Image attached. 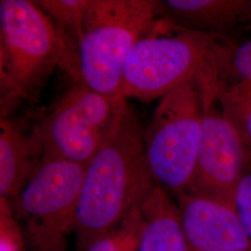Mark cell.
<instances>
[{
    "label": "cell",
    "instance_id": "6da1fadb",
    "mask_svg": "<svg viewBox=\"0 0 251 251\" xmlns=\"http://www.w3.org/2000/svg\"><path fill=\"white\" fill-rule=\"evenodd\" d=\"M156 185L146 163L144 131L126 105L86 166L75 230L78 251H88L116 228Z\"/></svg>",
    "mask_w": 251,
    "mask_h": 251
},
{
    "label": "cell",
    "instance_id": "7a4b0ae2",
    "mask_svg": "<svg viewBox=\"0 0 251 251\" xmlns=\"http://www.w3.org/2000/svg\"><path fill=\"white\" fill-rule=\"evenodd\" d=\"M223 41L173 25L161 14L126 61L121 95L144 101L219 75Z\"/></svg>",
    "mask_w": 251,
    "mask_h": 251
},
{
    "label": "cell",
    "instance_id": "3957f363",
    "mask_svg": "<svg viewBox=\"0 0 251 251\" xmlns=\"http://www.w3.org/2000/svg\"><path fill=\"white\" fill-rule=\"evenodd\" d=\"M56 66L75 79L72 53L52 21L34 1L1 0V106L37 100Z\"/></svg>",
    "mask_w": 251,
    "mask_h": 251
},
{
    "label": "cell",
    "instance_id": "277c9868",
    "mask_svg": "<svg viewBox=\"0 0 251 251\" xmlns=\"http://www.w3.org/2000/svg\"><path fill=\"white\" fill-rule=\"evenodd\" d=\"M160 15L159 1L90 0L77 48V84L122 96L126 61Z\"/></svg>",
    "mask_w": 251,
    "mask_h": 251
},
{
    "label": "cell",
    "instance_id": "5b68a950",
    "mask_svg": "<svg viewBox=\"0 0 251 251\" xmlns=\"http://www.w3.org/2000/svg\"><path fill=\"white\" fill-rule=\"evenodd\" d=\"M200 83L163 96L144 131L145 158L155 183L172 196L187 193L194 180L201 140Z\"/></svg>",
    "mask_w": 251,
    "mask_h": 251
},
{
    "label": "cell",
    "instance_id": "8992f818",
    "mask_svg": "<svg viewBox=\"0 0 251 251\" xmlns=\"http://www.w3.org/2000/svg\"><path fill=\"white\" fill-rule=\"evenodd\" d=\"M86 166L40 162L13 201V211L32 251H63L75 220Z\"/></svg>",
    "mask_w": 251,
    "mask_h": 251
},
{
    "label": "cell",
    "instance_id": "52a82bcc",
    "mask_svg": "<svg viewBox=\"0 0 251 251\" xmlns=\"http://www.w3.org/2000/svg\"><path fill=\"white\" fill-rule=\"evenodd\" d=\"M200 90L201 140L195 177L187 194L232 203L234 190L248 166V154L240 135L221 109L219 83H203Z\"/></svg>",
    "mask_w": 251,
    "mask_h": 251
},
{
    "label": "cell",
    "instance_id": "ba28073f",
    "mask_svg": "<svg viewBox=\"0 0 251 251\" xmlns=\"http://www.w3.org/2000/svg\"><path fill=\"white\" fill-rule=\"evenodd\" d=\"M174 198L188 251H251L232 203L187 193Z\"/></svg>",
    "mask_w": 251,
    "mask_h": 251
},
{
    "label": "cell",
    "instance_id": "9c48e42d",
    "mask_svg": "<svg viewBox=\"0 0 251 251\" xmlns=\"http://www.w3.org/2000/svg\"><path fill=\"white\" fill-rule=\"evenodd\" d=\"M160 14L178 28L235 43L251 36V0H165Z\"/></svg>",
    "mask_w": 251,
    "mask_h": 251
},
{
    "label": "cell",
    "instance_id": "30bf717a",
    "mask_svg": "<svg viewBox=\"0 0 251 251\" xmlns=\"http://www.w3.org/2000/svg\"><path fill=\"white\" fill-rule=\"evenodd\" d=\"M108 137L80 117L54 106L29 139L40 162L63 160L87 166Z\"/></svg>",
    "mask_w": 251,
    "mask_h": 251
},
{
    "label": "cell",
    "instance_id": "8fae6325",
    "mask_svg": "<svg viewBox=\"0 0 251 251\" xmlns=\"http://www.w3.org/2000/svg\"><path fill=\"white\" fill-rule=\"evenodd\" d=\"M146 228L139 251H188L178 206L156 185L141 204Z\"/></svg>",
    "mask_w": 251,
    "mask_h": 251
},
{
    "label": "cell",
    "instance_id": "7c38bea8",
    "mask_svg": "<svg viewBox=\"0 0 251 251\" xmlns=\"http://www.w3.org/2000/svg\"><path fill=\"white\" fill-rule=\"evenodd\" d=\"M40 162L30 139L9 120L0 123V197L14 201Z\"/></svg>",
    "mask_w": 251,
    "mask_h": 251
},
{
    "label": "cell",
    "instance_id": "4fadbf2b",
    "mask_svg": "<svg viewBox=\"0 0 251 251\" xmlns=\"http://www.w3.org/2000/svg\"><path fill=\"white\" fill-rule=\"evenodd\" d=\"M34 2L52 21L69 47L77 52L83 35L84 17L90 0H39Z\"/></svg>",
    "mask_w": 251,
    "mask_h": 251
},
{
    "label": "cell",
    "instance_id": "5bb4252c",
    "mask_svg": "<svg viewBox=\"0 0 251 251\" xmlns=\"http://www.w3.org/2000/svg\"><path fill=\"white\" fill-rule=\"evenodd\" d=\"M233 86L251 90V36L223 46L219 61V87Z\"/></svg>",
    "mask_w": 251,
    "mask_h": 251
},
{
    "label": "cell",
    "instance_id": "9a60e30c",
    "mask_svg": "<svg viewBox=\"0 0 251 251\" xmlns=\"http://www.w3.org/2000/svg\"><path fill=\"white\" fill-rule=\"evenodd\" d=\"M218 99L224 115L240 135L248 158H251V89L240 86L219 89Z\"/></svg>",
    "mask_w": 251,
    "mask_h": 251
},
{
    "label": "cell",
    "instance_id": "2e32d148",
    "mask_svg": "<svg viewBox=\"0 0 251 251\" xmlns=\"http://www.w3.org/2000/svg\"><path fill=\"white\" fill-rule=\"evenodd\" d=\"M146 228L141 206H136L125 219L87 251H139Z\"/></svg>",
    "mask_w": 251,
    "mask_h": 251
},
{
    "label": "cell",
    "instance_id": "e0dca14e",
    "mask_svg": "<svg viewBox=\"0 0 251 251\" xmlns=\"http://www.w3.org/2000/svg\"><path fill=\"white\" fill-rule=\"evenodd\" d=\"M0 251H26L11 202L5 198H0Z\"/></svg>",
    "mask_w": 251,
    "mask_h": 251
},
{
    "label": "cell",
    "instance_id": "ac0fdd59",
    "mask_svg": "<svg viewBox=\"0 0 251 251\" xmlns=\"http://www.w3.org/2000/svg\"><path fill=\"white\" fill-rule=\"evenodd\" d=\"M233 193V208L251 241V158Z\"/></svg>",
    "mask_w": 251,
    "mask_h": 251
}]
</instances>
